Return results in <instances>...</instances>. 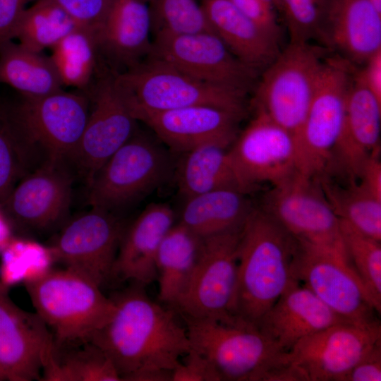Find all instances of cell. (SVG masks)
Returning <instances> with one entry per match:
<instances>
[{
  "mask_svg": "<svg viewBox=\"0 0 381 381\" xmlns=\"http://www.w3.org/2000/svg\"><path fill=\"white\" fill-rule=\"evenodd\" d=\"M145 286L131 282L113 294L114 315L88 340L108 356L121 380L134 381L151 370H172L190 349L176 311L152 301Z\"/></svg>",
  "mask_w": 381,
  "mask_h": 381,
  "instance_id": "obj_1",
  "label": "cell"
},
{
  "mask_svg": "<svg viewBox=\"0 0 381 381\" xmlns=\"http://www.w3.org/2000/svg\"><path fill=\"white\" fill-rule=\"evenodd\" d=\"M298 247L270 214L253 207L241 230L231 314L256 328L260 320L296 281L292 264Z\"/></svg>",
  "mask_w": 381,
  "mask_h": 381,
  "instance_id": "obj_2",
  "label": "cell"
},
{
  "mask_svg": "<svg viewBox=\"0 0 381 381\" xmlns=\"http://www.w3.org/2000/svg\"><path fill=\"white\" fill-rule=\"evenodd\" d=\"M24 284L56 344L88 341L115 312L114 301L99 286L66 268L47 269Z\"/></svg>",
  "mask_w": 381,
  "mask_h": 381,
  "instance_id": "obj_3",
  "label": "cell"
},
{
  "mask_svg": "<svg viewBox=\"0 0 381 381\" xmlns=\"http://www.w3.org/2000/svg\"><path fill=\"white\" fill-rule=\"evenodd\" d=\"M116 87L133 116L193 106H208L241 118L246 94L193 78L162 61L146 58L122 72H114Z\"/></svg>",
  "mask_w": 381,
  "mask_h": 381,
  "instance_id": "obj_4",
  "label": "cell"
},
{
  "mask_svg": "<svg viewBox=\"0 0 381 381\" xmlns=\"http://www.w3.org/2000/svg\"><path fill=\"white\" fill-rule=\"evenodd\" d=\"M181 318L190 347L212 363L222 381H275L284 353L258 329L238 319Z\"/></svg>",
  "mask_w": 381,
  "mask_h": 381,
  "instance_id": "obj_5",
  "label": "cell"
},
{
  "mask_svg": "<svg viewBox=\"0 0 381 381\" xmlns=\"http://www.w3.org/2000/svg\"><path fill=\"white\" fill-rule=\"evenodd\" d=\"M171 170L167 150L137 130L87 184V202L90 207L116 213L157 189Z\"/></svg>",
  "mask_w": 381,
  "mask_h": 381,
  "instance_id": "obj_6",
  "label": "cell"
},
{
  "mask_svg": "<svg viewBox=\"0 0 381 381\" xmlns=\"http://www.w3.org/2000/svg\"><path fill=\"white\" fill-rule=\"evenodd\" d=\"M322 49L310 42H291L264 69L254 99L295 138L318 87L325 61Z\"/></svg>",
  "mask_w": 381,
  "mask_h": 381,
  "instance_id": "obj_7",
  "label": "cell"
},
{
  "mask_svg": "<svg viewBox=\"0 0 381 381\" xmlns=\"http://www.w3.org/2000/svg\"><path fill=\"white\" fill-rule=\"evenodd\" d=\"M261 208L298 243L331 253L350 263L339 219L327 202L318 178L298 171L283 183L271 187L264 196Z\"/></svg>",
  "mask_w": 381,
  "mask_h": 381,
  "instance_id": "obj_8",
  "label": "cell"
},
{
  "mask_svg": "<svg viewBox=\"0 0 381 381\" xmlns=\"http://www.w3.org/2000/svg\"><path fill=\"white\" fill-rule=\"evenodd\" d=\"M380 343V322L332 325L302 339L284 353L286 381H342Z\"/></svg>",
  "mask_w": 381,
  "mask_h": 381,
  "instance_id": "obj_9",
  "label": "cell"
},
{
  "mask_svg": "<svg viewBox=\"0 0 381 381\" xmlns=\"http://www.w3.org/2000/svg\"><path fill=\"white\" fill-rule=\"evenodd\" d=\"M242 227L202 238L193 273L171 307L181 316L224 321L236 318L231 314V306Z\"/></svg>",
  "mask_w": 381,
  "mask_h": 381,
  "instance_id": "obj_10",
  "label": "cell"
},
{
  "mask_svg": "<svg viewBox=\"0 0 381 381\" xmlns=\"http://www.w3.org/2000/svg\"><path fill=\"white\" fill-rule=\"evenodd\" d=\"M350 68L344 61L330 59L323 71L296 140L298 171L319 177L328 171L339 137L351 85Z\"/></svg>",
  "mask_w": 381,
  "mask_h": 381,
  "instance_id": "obj_11",
  "label": "cell"
},
{
  "mask_svg": "<svg viewBox=\"0 0 381 381\" xmlns=\"http://www.w3.org/2000/svg\"><path fill=\"white\" fill-rule=\"evenodd\" d=\"M89 109L85 93L63 89L40 97H23L9 108L23 134L45 159L68 164L83 136Z\"/></svg>",
  "mask_w": 381,
  "mask_h": 381,
  "instance_id": "obj_12",
  "label": "cell"
},
{
  "mask_svg": "<svg viewBox=\"0 0 381 381\" xmlns=\"http://www.w3.org/2000/svg\"><path fill=\"white\" fill-rule=\"evenodd\" d=\"M126 226L116 213L91 207L61 228L47 246L51 258L102 289L111 282Z\"/></svg>",
  "mask_w": 381,
  "mask_h": 381,
  "instance_id": "obj_13",
  "label": "cell"
},
{
  "mask_svg": "<svg viewBox=\"0 0 381 381\" xmlns=\"http://www.w3.org/2000/svg\"><path fill=\"white\" fill-rule=\"evenodd\" d=\"M147 58L200 80L246 94L258 71L238 59L213 32L154 34Z\"/></svg>",
  "mask_w": 381,
  "mask_h": 381,
  "instance_id": "obj_14",
  "label": "cell"
},
{
  "mask_svg": "<svg viewBox=\"0 0 381 381\" xmlns=\"http://www.w3.org/2000/svg\"><path fill=\"white\" fill-rule=\"evenodd\" d=\"M69 165L46 159L16 185L1 203L13 231L45 233L65 224L74 179Z\"/></svg>",
  "mask_w": 381,
  "mask_h": 381,
  "instance_id": "obj_15",
  "label": "cell"
},
{
  "mask_svg": "<svg viewBox=\"0 0 381 381\" xmlns=\"http://www.w3.org/2000/svg\"><path fill=\"white\" fill-rule=\"evenodd\" d=\"M85 92L90 102L88 119L69 164L87 184L136 132L138 120L116 87L113 72L102 74Z\"/></svg>",
  "mask_w": 381,
  "mask_h": 381,
  "instance_id": "obj_16",
  "label": "cell"
},
{
  "mask_svg": "<svg viewBox=\"0 0 381 381\" xmlns=\"http://www.w3.org/2000/svg\"><path fill=\"white\" fill-rule=\"evenodd\" d=\"M292 271L296 281L346 321L361 325L380 322L366 289L347 261L298 243Z\"/></svg>",
  "mask_w": 381,
  "mask_h": 381,
  "instance_id": "obj_17",
  "label": "cell"
},
{
  "mask_svg": "<svg viewBox=\"0 0 381 381\" xmlns=\"http://www.w3.org/2000/svg\"><path fill=\"white\" fill-rule=\"evenodd\" d=\"M255 110L228 150L248 194L263 183L277 186L298 171L294 135L262 110Z\"/></svg>",
  "mask_w": 381,
  "mask_h": 381,
  "instance_id": "obj_18",
  "label": "cell"
},
{
  "mask_svg": "<svg viewBox=\"0 0 381 381\" xmlns=\"http://www.w3.org/2000/svg\"><path fill=\"white\" fill-rule=\"evenodd\" d=\"M54 344L50 329L37 313L18 307L0 281V366L6 380H40Z\"/></svg>",
  "mask_w": 381,
  "mask_h": 381,
  "instance_id": "obj_19",
  "label": "cell"
},
{
  "mask_svg": "<svg viewBox=\"0 0 381 381\" xmlns=\"http://www.w3.org/2000/svg\"><path fill=\"white\" fill-rule=\"evenodd\" d=\"M136 119L145 123L171 150L185 153L206 144L227 148L238 135L241 116L208 106L141 112Z\"/></svg>",
  "mask_w": 381,
  "mask_h": 381,
  "instance_id": "obj_20",
  "label": "cell"
},
{
  "mask_svg": "<svg viewBox=\"0 0 381 381\" xmlns=\"http://www.w3.org/2000/svg\"><path fill=\"white\" fill-rule=\"evenodd\" d=\"M355 76L347 92L344 123L329 167L336 164L347 182L357 181L368 159L380 150L381 101Z\"/></svg>",
  "mask_w": 381,
  "mask_h": 381,
  "instance_id": "obj_21",
  "label": "cell"
},
{
  "mask_svg": "<svg viewBox=\"0 0 381 381\" xmlns=\"http://www.w3.org/2000/svg\"><path fill=\"white\" fill-rule=\"evenodd\" d=\"M342 322H349L295 281L265 313L256 329L281 352L286 353L302 339Z\"/></svg>",
  "mask_w": 381,
  "mask_h": 381,
  "instance_id": "obj_22",
  "label": "cell"
},
{
  "mask_svg": "<svg viewBox=\"0 0 381 381\" xmlns=\"http://www.w3.org/2000/svg\"><path fill=\"white\" fill-rule=\"evenodd\" d=\"M174 224V212L169 205H149L125 229L111 281H128L145 286L156 281L158 249Z\"/></svg>",
  "mask_w": 381,
  "mask_h": 381,
  "instance_id": "obj_23",
  "label": "cell"
},
{
  "mask_svg": "<svg viewBox=\"0 0 381 381\" xmlns=\"http://www.w3.org/2000/svg\"><path fill=\"white\" fill-rule=\"evenodd\" d=\"M350 60L381 50V12L369 0H325L320 35Z\"/></svg>",
  "mask_w": 381,
  "mask_h": 381,
  "instance_id": "obj_24",
  "label": "cell"
},
{
  "mask_svg": "<svg viewBox=\"0 0 381 381\" xmlns=\"http://www.w3.org/2000/svg\"><path fill=\"white\" fill-rule=\"evenodd\" d=\"M152 32L149 0H111L95 32L99 52L127 69L149 55Z\"/></svg>",
  "mask_w": 381,
  "mask_h": 381,
  "instance_id": "obj_25",
  "label": "cell"
},
{
  "mask_svg": "<svg viewBox=\"0 0 381 381\" xmlns=\"http://www.w3.org/2000/svg\"><path fill=\"white\" fill-rule=\"evenodd\" d=\"M201 6L217 37L241 62L256 71L265 69L279 53V43L231 0H202Z\"/></svg>",
  "mask_w": 381,
  "mask_h": 381,
  "instance_id": "obj_26",
  "label": "cell"
},
{
  "mask_svg": "<svg viewBox=\"0 0 381 381\" xmlns=\"http://www.w3.org/2000/svg\"><path fill=\"white\" fill-rule=\"evenodd\" d=\"M175 173L178 190L184 199L221 189L248 194L229 151L219 145L206 144L183 153Z\"/></svg>",
  "mask_w": 381,
  "mask_h": 381,
  "instance_id": "obj_27",
  "label": "cell"
},
{
  "mask_svg": "<svg viewBox=\"0 0 381 381\" xmlns=\"http://www.w3.org/2000/svg\"><path fill=\"white\" fill-rule=\"evenodd\" d=\"M247 195L221 189L190 197L185 199L179 222L200 238L241 227L253 209Z\"/></svg>",
  "mask_w": 381,
  "mask_h": 381,
  "instance_id": "obj_28",
  "label": "cell"
},
{
  "mask_svg": "<svg viewBox=\"0 0 381 381\" xmlns=\"http://www.w3.org/2000/svg\"><path fill=\"white\" fill-rule=\"evenodd\" d=\"M202 243L179 222L163 238L156 258L159 299L172 307L184 291L195 266Z\"/></svg>",
  "mask_w": 381,
  "mask_h": 381,
  "instance_id": "obj_29",
  "label": "cell"
},
{
  "mask_svg": "<svg viewBox=\"0 0 381 381\" xmlns=\"http://www.w3.org/2000/svg\"><path fill=\"white\" fill-rule=\"evenodd\" d=\"M0 83L28 97L49 95L64 87L49 56L13 40L0 44Z\"/></svg>",
  "mask_w": 381,
  "mask_h": 381,
  "instance_id": "obj_30",
  "label": "cell"
},
{
  "mask_svg": "<svg viewBox=\"0 0 381 381\" xmlns=\"http://www.w3.org/2000/svg\"><path fill=\"white\" fill-rule=\"evenodd\" d=\"M42 373L43 381L121 380L108 356L90 341H54Z\"/></svg>",
  "mask_w": 381,
  "mask_h": 381,
  "instance_id": "obj_31",
  "label": "cell"
},
{
  "mask_svg": "<svg viewBox=\"0 0 381 381\" xmlns=\"http://www.w3.org/2000/svg\"><path fill=\"white\" fill-rule=\"evenodd\" d=\"M334 214L362 233L381 241V199L360 181L346 186L333 182L327 175L318 178Z\"/></svg>",
  "mask_w": 381,
  "mask_h": 381,
  "instance_id": "obj_32",
  "label": "cell"
},
{
  "mask_svg": "<svg viewBox=\"0 0 381 381\" xmlns=\"http://www.w3.org/2000/svg\"><path fill=\"white\" fill-rule=\"evenodd\" d=\"M49 56L63 86L86 90L97 72L99 49L95 33L78 28L51 48Z\"/></svg>",
  "mask_w": 381,
  "mask_h": 381,
  "instance_id": "obj_33",
  "label": "cell"
},
{
  "mask_svg": "<svg viewBox=\"0 0 381 381\" xmlns=\"http://www.w3.org/2000/svg\"><path fill=\"white\" fill-rule=\"evenodd\" d=\"M80 27L54 0H36L23 13L13 39L28 49L42 52Z\"/></svg>",
  "mask_w": 381,
  "mask_h": 381,
  "instance_id": "obj_34",
  "label": "cell"
},
{
  "mask_svg": "<svg viewBox=\"0 0 381 381\" xmlns=\"http://www.w3.org/2000/svg\"><path fill=\"white\" fill-rule=\"evenodd\" d=\"M40 152L16 123L8 108H0V203L16 185L40 164Z\"/></svg>",
  "mask_w": 381,
  "mask_h": 381,
  "instance_id": "obj_35",
  "label": "cell"
},
{
  "mask_svg": "<svg viewBox=\"0 0 381 381\" xmlns=\"http://www.w3.org/2000/svg\"><path fill=\"white\" fill-rule=\"evenodd\" d=\"M343 243L350 263L366 289L372 303L381 310V241L339 219Z\"/></svg>",
  "mask_w": 381,
  "mask_h": 381,
  "instance_id": "obj_36",
  "label": "cell"
},
{
  "mask_svg": "<svg viewBox=\"0 0 381 381\" xmlns=\"http://www.w3.org/2000/svg\"><path fill=\"white\" fill-rule=\"evenodd\" d=\"M149 2L154 34L213 32L201 5L195 0H149Z\"/></svg>",
  "mask_w": 381,
  "mask_h": 381,
  "instance_id": "obj_37",
  "label": "cell"
},
{
  "mask_svg": "<svg viewBox=\"0 0 381 381\" xmlns=\"http://www.w3.org/2000/svg\"><path fill=\"white\" fill-rule=\"evenodd\" d=\"M291 42H309L320 35L325 0H274Z\"/></svg>",
  "mask_w": 381,
  "mask_h": 381,
  "instance_id": "obj_38",
  "label": "cell"
},
{
  "mask_svg": "<svg viewBox=\"0 0 381 381\" xmlns=\"http://www.w3.org/2000/svg\"><path fill=\"white\" fill-rule=\"evenodd\" d=\"M81 27L96 32L111 0H54Z\"/></svg>",
  "mask_w": 381,
  "mask_h": 381,
  "instance_id": "obj_39",
  "label": "cell"
},
{
  "mask_svg": "<svg viewBox=\"0 0 381 381\" xmlns=\"http://www.w3.org/2000/svg\"><path fill=\"white\" fill-rule=\"evenodd\" d=\"M250 20L279 42L281 30L274 0H231Z\"/></svg>",
  "mask_w": 381,
  "mask_h": 381,
  "instance_id": "obj_40",
  "label": "cell"
},
{
  "mask_svg": "<svg viewBox=\"0 0 381 381\" xmlns=\"http://www.w3.org/2000/svg\"><path fill=\"white\" fill-rule=\"evenodd\" d=\"M172 381H222L212 363L203 355L190 349L183 361L172 370Z\"/></svg>",
  "mask_w": 381,
  "mask_h": 381,
  "instance_id": "obj_41",
  "label": "cell"
},
{
  "mask_svg": "<svg viewBox=\"0 0 381 381\" xmlns=\"http://www.w3.org/2000/svg\"><path fill=\"white\" fill-rule=\"evenodd\" d=\"M381 343L376 345L344 377L342 381H380Z\"/></svg>",
  "mask_w": 381,
  "mask_h": 381,
  "instance_id": "obj_42",
  "label": "cell"
},
{
  "mask_svg": "<svg viewBox=\"0 0 381 381\" xmlns=\"http://www.w3.org/2000/svg\"><path fill=\"white\" fill-rule=\"evenodd\" d=\"M32 0H0V44L13 40L16 25Z\"/></svg>",
  "mask_w": 381,
  "mask_h": 381,
  "instance_id": "obj_43",
  "label": "cell"
},
{
  "mask_svg": "<svg viewBox=\"0 0 381 381\" xmlns=\"http://www.w3.org/2000/svg\"><path fill=\"white\" fill-rule=\"evenodd\" d=\"M364 64V67L356 75L381 101V50L373 54Z\"/></svg>",
  "mask_w": 381,
  "mask_h": 381,
  "instance_id": "obj_44",
  "label": "cell"
},
{
  "mask_svg": "<svg viewBox=\"0 0 381 381\" xmlns=\"http://www.w3.org/2000/svg\"><path fill=\"white\" fill-rule=\"evenodd\" d=\"M380 151L372 154L365 163L359 179L360 181L377 198L381 199V162Z\"/></svg>",
  "mask_w": 381,
  "mask_h": 381,
  "instance_id": "obj_45",
  "label": "cell"
},
{
  "mask_svg": "<svg viewBox=\"0 0 381 381\" xmlns=\"http://www.w3.org/2000/svg\"><path fill=\"white\" fill-rule=\"evenodd\" d=\"M12 229L0 203V252H3L12 240Z\"/></svg>",
  "mask_w": 381,
  "mask_h": 381,
  "instance_id": "obj_46",
  "label": "cell"
},
{
  "mask_svg": "<svg viewBox=\"0 0 381 381\" xmlns=\"http://www.w3.org/2000/svg\"><path fill=\"white\" fill-rule=\"evenodd\" d=\"M369 1L377 8V10L381 12V0H369Z\"/></svg>",
  "mask_w": 381,
  "mask_h": 381,
  "instance_id": "obj_47",
  "label": "cell"
},
{
  "mask_svg": "<svg viewBox=\"0 0 381 381\" xmlns=\"http://www.w3.org/2000/svg\"><path fill=\"white\" fill-rule=\"evenodd\" d=\"M0 380H6V377H5L4 375V373H3V371H2L1 368V366H0Z\"/></svg>",
  "mask_w": 381,
  "mask_h": 381,
  "instance_id": "obj_48",
  "label": "cell"
}]
</instances>
